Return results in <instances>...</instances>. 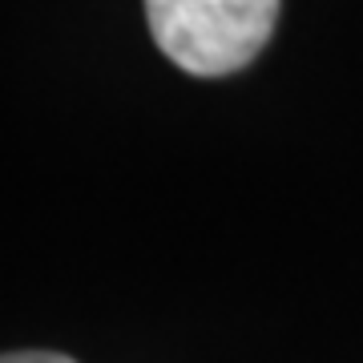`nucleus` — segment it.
Segmentation results:
<instances>
[{
	"instance_id": "1",
	"label": "nucleus",
	"mask_w": 363,
	"mask_h": 363,
	"mask_svg": "<svg viewBox=\"0 0 363 363\" xmlns=\"http://www.w3.org/2000/svg\"><path fill=\"white\" fill-rule=\"evenodd\" d=\"M145 21L182 73L226 77L267 49L279 0H145Z\"/></svg>"
},
{
	"instance_id": "2",
	"label": "nucleus",
	"mask_w": 363,
	"mask_h": 363,
	"mask_svg": "<svg viewBox=\"0 0 363 363\" xmlns=\"http://www.w3.org/2000/svg\"><path fill=\"white\" fill-rule=\"evenodd\" d=\"M0 363H73V359L52 355V351H13V355H0Z\"/></svg>"
}]
</instances>
